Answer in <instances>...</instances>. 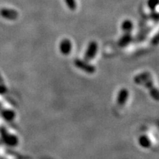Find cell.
Returning <instances> with one entry per match:
<instances>
[{
    "mask_svg": "<svg viewBox=\"0 0 159 159\" xmlns=\"http://www.w3.org/2000/svg\"><path fill=\"white\" fill-rule=\"evenodd\" d=\"M0 16L9 21H15L19 17V13L14 9L4 7L0 10Z\"/></svg>",
    "mask_w": 159,
    "mask_h": 159,
    "instance_id": "cell-1",
    "label": "cell"
},
{
    "mask_svg": "<svg viewBox=\"0 0 159 159\" xmlns=\"http://www.w3.org/2000/svg\"><path fill=\"white\" fill-rule=\"evenodd\" d=\"M97 42L95 41H91V42L89 43L88 46V48H87V50L85 52V57L86 60H91L97 54Z\"/></svg>",
    "mask_w": 159,
    "mask_h": 159,
    "instance_id": "cell-2",
    "label": "cell"
},
{
    "mask_svg": "<svg viewBox=\"0 0 159 159\" xmlns=\"http://www.w3.org/2000/svg\"><path fill=\"white\" fill-rule=\"evenodd\" d=\"M72 49V44L70 40L66 39L61 41L60 43V50L62 52L63 55H69Z\"/></svg>",
    "mask_w": 159,
    "mask_h": 159,
    "instance_id": "cell-3",
    "label": "cell"
},
{
    "mask_svg": "<svg viewBox=\"0 0 159 159\" xmlns=\"http://www.w3.org/2000/svg\"><path fill=\"white\" fill-rule=\"evenodd\" d=\"M122 30L125 33H130V32L133 30V27H134V25H133V22L130 21V20H125L124 21H122Z\"/></svg>",
    "mask_w": 159,
    "mask_h": 159,
    "instance_id": "cell-4",
    "label": "cell"
},
{
    "mask_svg": "<svg viewBox=\"0 0 159 159\" xmlns=\"http://www.w3.org/2000/svg\"><path fill=\"white\" fill-rule=\"evenodd\" d=\"M131 39H132V37H131L130 33H125V34L119 39V44L120 46L127 45L130 42Z\"/></svg>",
    "mask_w": 159,
    "mask_h": 159,
    "instance_id": "cell-5",
    "label": "cell"
},
{
    "mask_svg": "<svg viewBox=\"0 0 159 159\" xmlns=\"http://www.w3.org/2000/svg\"><path fill=\"white\" fill-rule=\"evenodd\" d=\"M5 142L10 145H14L16 143V139L14 136H11V135H8L7 136H4Z\"/></svg>",
    "mask_w": 159,
    "mask_h": 159,
    "instance_id": "cell-6",
    "label": "cell"
},
{
    "mask_svg": "<svg viewBox=\"0 0 159 159\" xmlns=\"http://www.w3.org/2000/svg\"><path fill=\"white\" fill-rule=\"evenodd\" d=\"M67 7L71 11H75L77 8V3L75 0H65Z\"/></svg>",
    "mask_w": 159,
    "mask_h": 159,
    "instance_id": "cell-7",
    "label": "cell"
},
{
    "mask_svg": "<svg viewBox=\"0 0 159 159\" xmlns=\"http://www.w3.org/2000/svg\"><path fill=\"white\" fill-rule=\"evenodd\" d=\"M159 4V0H148V5L150 9L154 10Z\"/></svg>",
    "mask_w": 159,
    "mask_h": 159,
    "instance_id": "cell-8",
    "label": "cell"
},
{
    "mask_svg": "<svg viewBox=\"0 0 159 159\" xmlns=\"http://www.w3.org/2000/svg\"><path fill=\"white\" fill-rule=\"evenodd\" d=\"M7 88L5 87V84H4L3 80L2 78L1 75H0V94H4V93L6 92L7 91Z\"/></svg>",
    "mask_w": 159,
    "mask_h": 159,
    "instance_id": "cell-9",
    "label": "cell"
},
{
    "mask_svg": "<svg viewBox=\"0 0 159 159\" xmlns=\"http://www.w3.org/2000/svg\"><path fill=\"white\" fill-rule=\"evenodd\" d=\"M3 116L5 117V119H13V111H6L5 112L2 113Z\"/></svg>",
    "mask_w": 159,
    "mask_h": 159,
    "instance_id": "cell-10",
    "label": "cell"
}]
</instances>
